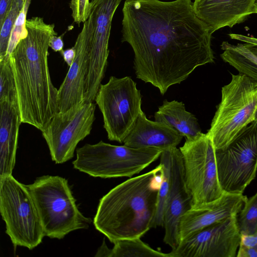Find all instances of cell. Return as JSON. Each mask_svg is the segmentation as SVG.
I'll list each match as a JSON object with an SVG mask.
<instances>
[{
	"label": "cell",
	"mask_w": 257,
	"mask_h": 257,
	"mask_svg": "<svg viewBox=\"0 0 257 257\" xmlns=\"http://www.w3.org/2000/svg\"><path fill=\"white\" fill-rule=\"evenodd\" d=\"M192 0H125L122 42L134 53L138 78L164 95L198 67L214 61L211 35Z\"/></svg>",
	"instance_id": "6da1fadb"
},
{
	"label": "cell",
	"mask_w": 257,
	"mask_h": 257,
	"mask_svg": "<svg viewBox=\"0 0 257 257\" xmlns=\"http://www.w3.org/2000/svg\"><path fill=\"white\" fill-rule=\"evenodd\" d=\"M26 27L27 36L10 57L22 122L42 132L58 112V89L51 80L48 60L50 40L57 33L54 24L39 17L27 20Z\"/></svg>",
	"instance_id": "7a4b0ae2"
},
{
	"label": "cell",
	"mask_w": 257,
	"mask_h": 257,
	"mask_svg": "<svg viewBox=\"0 0 257 257\" xmlns=\"http://www.w3.org/2000/svg\"><path fill=\"white\" fill-rule=\"evenodd\" d=\"M161 168L159 164L147 173L128 179L100 199L93 224L110 242L141 238L152 228Z\"/></svg>",
	"instance_id": "3957f363"
},
{
	"label": "cell",
	"mask_w": 257,
	"mask_h": 257,
	"mask_svg": "<svg viewBox=\"0 0 257 257\" xmlns=\"http://www.w3.org/2000/svg\"><path fill=\"white\" fill-rule=\"evenodd\" d=\"M26 186L37 209L45 236L60 239L72 231L89 227L92 220L79 211L65 178L44 175Z\"/></svg>",
	"instance_id": "277c9868"
},
{
	"label": "cell",
	"mask_w": 257,
	"mask_h": 257,
	"mask_svg": "<svg viewBox=\"0 0 257 257\" xmlns=\"http://www.w3.org/2000/svg\"><path fill=\"white\" fill-rule=\"evenodd\" d=\"M257 81L239 73L221 89V99L206 133L215 150L225 149L254 121Z\"/></svg>",
	"instance_id": "5b68a950"
},
{
	"label": "cell",
	"mask_w": 257,
	"mask_h": 257,
	"mask_svg": "<svg viewBox=\"0 0 257 257\" xmlns=\"http://www.w3.org/2000/svg\"><path fill=\"white\" fill-rule=\"evenodd\" d=\"M163 150L116 146L102 141L76 149L74 169L93 177H131L155 161Z\"/></svg>",
	"instance_id": "8992f818"
},
{
	"label": "cell",
	"mask_w": 257,
	"mask_h": 257,
	"mask_svg": "<svg viewBox=\"0 0 257 257\" xmlns=\"http://www.w3.org/2000/svg\"><path fill=\"white\" fill-rule=\"evenodd\" d=\"M0 212L15 246L33 249L42 242L45 234L33 198L12 175L0 177Z\"/></svg>",
	"instance_id": "52a82bcc"
},
{
	"label": "cell",
	"mask_w": 257,
	"mask_h": 257,
	"mask_svg": "<svg viewBox=\"0 0 257 257\" xmlns=\"http://www.w3.org/2000/svg\"><path fill=\"white\" fill-rule=\"evenodd\" d=\"M184 179L192 197V208H203L225 193L219 182L215 149L207 134L186 139L180 148Z\"/></svg>",
	"instance_id": "ba28073f"
},
{
	"label": "cell",
	"mask_w": 257,
	"mask_h": 257,
	"mask_svg": "<svg viewBox=\"0 0 257 257\" xmlns=\"http://www.w3.org/2000/svg\"><path fill=\"white\" fill-rule=\"evenodd\" d=\"M142 97L136 83L129 76H112L101 84L95 101L109 140L123 142L142 110Z\"/></svg>",
	"instance_id": "9c48e42d"
},
{
	"label": "cell",
	"mask_w": 257,
	"mask_h": 257,
	"mask_svg": "<svg viewBox=\"0 0 257 257\" xmlns=\"http://www.w3.org/2000/svg\"><path fill=\"white\" fill-rule=\"evenodd\" d=\"M215 158L224 192L243 194L257 171V123H250L225 149L216 150Z\"/></svg>",
	"instance_id": "30bf717a"
},
{
	"label": "cell",
	"mask_w": 257,
	"mask_h": 257,
	"mask_svg": "<svg viewBox=\"0 0 257 257\" xmlns=\"http://www.w3.org/2000/svg\"><path fill=\"white\" fill-rule=\"evenodd\" d=\"M122 0H91L86 21L89 49L84 101L93 102L105 75L112 20Z\"/></svg>",
	"instance_id": "8fae6325"
},
{
	"label": "cell",
	"mask_w": 257,
	"mask_h": 257,
	"mask_svg": "<svg viewBox=\"0 0 257 257\" xmlns=\"http://www.w3.org/2000/svg\"><path fill=\"white\" fill-rule=\"evenodd\" d=\"M95 110L93 102L83 101L56 113L42 132L55 163H64L74 157L78 144L90 134Z\"/></svg>",
	"instance_id": "7c38bea8"
},
{
	"label": "cell",
	"mask_w": 257,
	"mask_h": 257,
	"mask_svg": "<svg viewBox=\"0 0 257 257\" xmlns=\"http://www.w3.org/2000/svg\"><path fill=\"white\" fill-rule=\"evenodd\" d=\"M237 215L192 234L171 254L173 257H236L241 235Z\"/></svg>",
	"instance_id": "4fadbf2b"
},
{
	"label": "cell",
	"mask_w": 257,
	"mask_h": 257,
	"mask_svg": "<svg viewBox=\"0 0 257 257\" xmlns=\"http://www.w3.org/2000/svg\"><path fill=\"white\" fill-rule=\"evenodd\" d=\"M171 182L164 216V241L172 250L180 243L179 227L183 215L192 208V197L185 182L182 155L177 147L169 149Z\"/></svg>",
	"instance_id": "5bb4252c"
},
{
	"label": "cell",
	"mask_w": 257,
	"mask_h": 257,
	"mask_svg": "<svg viewBox=\"0 0 257 257\" xmlns=\"http://www.w3.org/2000/svg\"><path fill=\"white\" fill-rule=\"evenodd\" d=\"M74 47L76 52L74 60L58 90L59 112H64L84 101L89 56L86 21Z\"/></svg>",
	"instance_id": "9a60e30c"
},
{
	"label": "cell",
	"mask_w": 257,
	"mask_h": 257,
	"mask_svg": "<svg viewBox=\"0 0 257 257\" xmlns=\"http://www.w3.org/2000/svg\"><path fill=\"white\" fill-rule=\"evenodd\" d=\"M247 198L243 194L225 193L203 208L191 209L183 215L180 222V242L205 227L229 217L237 215Z\"/></svg>",
	"instance_id": "2e32d148"
},
{
	"label": "cell",
	"mask_w": 257,
	"mask_h": 257,
	"mask_svg": "<svg viewBox=\"0 0 257 257\" xmlns=\"http://www.w3.org/2000/svg\"><path fill=\"white\" fill-rule=\"evenodd\" d=\"M255 0H194L197 17L211 34L224 27L232 28L254 14Z\"/></svg>",
	"instance_id": "e0dca14e"
},
{
	"label": "cell",
	"mask_w": 257,
	"mask_h": 257,
	"mask_svg": "<svg viewBox=\"0 0 257 257\" xmlns=\"http://www.w3.org/2000/svg\"><path fill=\"white\" fill-rule=\"evenodd\" d=\"M183 136L171 126L148 119L142 110L123 143L134 148H152L165 150L176 147Z\"/></svg>",
	"instance_id": "ac0fdd59"
},
{
	"label": "cell",
	"mask_w": 257,
	"mask_h": 257,
	"mask_svg": "<svg viewBox=\"0 0 257 257\" xmlns=\"http://www.w3.org/2000/svg\"><path fill=\"white\" fill-rule=\"evenodd\" d=\"M0 177L12 175L22 122L17 103L0 102Z\"/></svg>",
	"instance_id": "d6986e66"
},
{
	"label": "cell",
	"mask_w": 257,
	"mask_h": 257,
	"mask_svg": "<svg viewBox=\"0 0 257 257\" xmlns=\"http://www.w3.org/2000/svg\"><path fill=\"white\" fill-rule=\"evenodd\" d=\"M154 118L155 121L174 128L186 139L194 138L202 133L197 119L186 110L182 102L165 99L155 112Z\"/></svg>",
	"instance_id": "ffe728a7"
},
{
	"label": "cell",
	"mask_w": 257,
	"mask_h": 257,
	"mask_svg": "<svg viewBox=\"0 0 257 257\" xmlns=\"http://www.w3.org/2000/svg\"><path fill=\"white\" fill-rule=\"evenodd\" d=\"M223 51L220 55L222 59L235 68L240 73L257 81V56L244 45H233L227 41L221 44Z\"/></svg>",
	"instance_id": "44dd1931"
},
{
	"label": "cell",
	"mask_w": 257,
	"mask_h": 257,
	"mask_svg": "<svg viewBox=\"0 0 257 257\" xmlns=\"http://www.w3.org/2000/svg\"><path fill=\"white\" fill-rule=\"evenodd\" d=\"M113 243L110 257H173L170 252L154 249L140 237L120 239Z\"/></svg>",
	"instance_id": "7402d4cb"
},
{
	"label": "cell",
	"mask_w": 257,
	"mask_h": 257,
	"mask_svg": "<svg viewBox=\"0 0 257 257\" xmlns=\"http://www.w3.org/2000/svg\"><path fill=\"white\" fill-rule=\"evenodd\" d=\"M161 182L159 188L156 214L152 228L164 226V216L171 182L169 149L163 150L160 155Z\"/></svg>",
	"instance_id": "603a6c76"
},
{
	"label": "cell",
	"mask_w": 257,
	"mask_h": 257,
	"mask_svg": "<svg viewBox=\"0 0 257 257\" xmlns=\"http://www.w3.org/2000/svg\"><path fill=\"white\" fill-rule=\"evenodd\" d=\"M2 101L18 103L16 84L10 57L0 60V102Z\"/></svg>",
	"instance_id": "cb8c5ba5"
},
{
	"label": "cell",
	"mask_w": 257,
	"mask_h": 257,
	"mask_svg": "<svg viewBox=\"0 0 257 257\" xmlns=\"http://www.w3.org/2000/svg\"><path fill=\"white\" fill-rule=\"evenodd\" d=\"M237 219L241 234H249L257 231V192L247 198Z\"/></svg>",
	"instance_id": "d4e9b609"
},
{
	"label": "cell",
	"mask_w": 257,
	"mask_h": 257,
	"mask_svg": "<svg viewBox=\"0 0 257 257\" xmlns=\"http://www.w3.org/2000/svg\"><path fill=\"white\" fill-rule=\"evenodd\" d=\"M24 3V0L14 1L2 27L0 28V60L4 58L7 54L12 31Z\"/></svg>",
	"instance_id": "484cf974"
},
{
	"label": "cell",
	"mask_w": 257,
	"mask_h": 257,
	"mask_svg": "<svg viewBox=\"0 0 257 257\" xmlns=\"http://www.w3.org/2000/svg\"><path fill=\"white\" fill-rule=\"evenodd\" d=\"M31 1V0H26L24 2L22 9L14 25L7 54L5 57H10L19 42L27 35L28 32L26 27V16Z\"/></svg>",
	"instance_id": "4316f807"
},
{
	"label": "cell",
	"mask_w": 257,
	"mask_h": 257,
	"mask_svg": "<svg viewBox=\"0 0 257 257\" xmlns=\"http://www.w3.org/2000/svg\"><path fill=\"white\" fill-rule=\"evenodd\" d=\"M89 0H70V8L74 22L77 24L87 21L90 13Z\"/></svg>",
	"instance_id": "83f0119b"
},
{
	"label": "cell",
	"mask_w": 257,
	"mask_h": 257,
	"mask_svg": "<svg viewBox=\"0 0 257 257\" xmlns=\"http://www.w3.org/2000/svg\"><path fill=\"white\" fill-rule=\"evenodd\" d=\"M239 245L246 247H257V231L249 234H241Z\"/></svg>",
	"instance_id": "f1b7e54d"
},
{
	"label": "cell",
	"mask_w": 257,
	"mask_h": 257,
	"mask_svg": "<svg viewBox=\"0 0 257 257\" xmlns=\"http://www.w3.org/2000/svg\"><path fill=\"white\" fill-rule=\"evenodd\" d=\"M15 0H0V28Z\"/></svg>",
	"instance_id": "f546056e"
},
{
	"label": "cell",
	"mask_w": 257,
	"mask_h": 257,
	"mask_svg": "<svg viewBox=\"0 0 257 257\" xmlns=\"http://www.w3.org/2000/svg\"><path fill=\"white\" fill-rule=\"evenodd\" d=\"M236 257H257V247H246L239 245Z\"/></svg>",
	"instance_id": "4dcf8cb0"
},
{
	"label": "cell",
	"mask_w": 257,
	"mask_h": 257,
	"mask_svg": "<svg viewBox=\"0 0 257 257\" xmlns=\"http://www.w3.org/2000/svg\"><path fill=\"white\" fill-rule=\"evenodd\" d=\"M49 47L55 52H61L63 50L64 47L62 37L53 36L50 40Z\"/></svg>",
	"instance_id": "1f68e13d"
},
{
	"label": "cell",
	"mask_w": 257,
	"mask_h": 257,
	"mask_svg": "<svg viewBox=\"0 0 257 257\" xmlns=\"http://www.w3.org/2000/svg\"><path fill=\"white\" fill-rule=\"evenodd\" d=\"M61 54L63 58L64 61L69 67L71 66L75 57V49L74 47L66 50H63Z\"/></svg>",
	"instance_id": "d6a6232c"
},
{
	"label": "cell",
	"mask_w": 257,
	"mask_h": 257,
	"mask_svg": "<svg viewBox=\"0 0 257 257\" xmlns=\"http://www.w3.org/2000/svg\"><path fill=\"white\" fill-rule=\"evenodd\" d=\"M229 36L230 38L236 40H239L244 43H252L257 45V38L254 37H248L241 34H229Z\"/></svg>",
	"instance_id": "836d02e7"
},
{
	"label": "cell",
	"mask_w": 257,
	"mask_h": 257,
	"mask_svg": "<svg viewBox=\"0 0 257 257\" xmlns=\"http://www.w3.org/2000/svg\"><path fill=\"white\" fill-rule=\"evenodd\" d=\"M111 249L107 246L104 240L103 241L102 245L98 249L95 256H107L110 257Z\"/></svg>",
	"instance_id": "e575fe53"
},
{
	"label": "cell",
	"mask_w": 257,
	"mask_h": 257,
	"mask_svg": "<svg viewBox=\"0 0 257 257\" xmlns=\"http://www.w3.org/2000/svg\"><path fill=\"white\" fill-rule=\"evenodd\" d=\"M245 46L254 55L257 56V45L249 43H244Z\"/></svg>",
	"instance_id": "d590c367"
},
{
	"label": "cell",
	"mask_w": 257,
	"mask_h": 257,
	"mask_svg": "<svg viewBox=\"0 0 257 257\" xmlns=\"http://www.w3.org/2000/svg\"><path fill=\"white\" fill-rule=\"evenodd\" d=\"M254 13L257 14V0H255L254 4Z\"/></svg>",
	"instance_id": "8d00e7d4"
},
{
	"label": "cell",
	"mask_w": 257,
	"mask_h": 257,
	"mask_svg": "<svg viewBox=\"0 0 257 257\" xmlns=\"http://www.w3.org/2000/svg\"><path fill=\"white\" fill-rule=\"evenodd\" d=\"M254 121L257 123V109L255 113Z\"/></svg>",
	"instance_id": "74e56055"
},
{
	"label": "cell",
	"mask_w": 257,
	"mask_h": 257,
	"mask_svg": "<svg viewBox=\"0 0 257 257\" xmlns=\"http://www.w3.org/2000/svg\"><path fill=\"white\" fill-rule=\"evenodd\" d=\"M26 0H24V1H25Z\"/></svg>",
	"instance_id": "f35d334b"
}]
</instances>
